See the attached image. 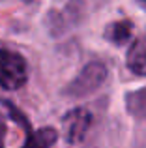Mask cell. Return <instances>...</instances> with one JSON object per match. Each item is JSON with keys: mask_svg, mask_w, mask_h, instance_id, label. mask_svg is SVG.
<instances>
[{"mask_svg": "<svg viewBox=\"0 0 146 148\" xmlns=\"http://www.w3.org/2000/svg\"><path fill=\"white\" fill-rule=\"evenodd\" d=\"M28 79V68L23 54L17 51L0 47V86L6 90H17Z\"/></svg>", "mask_w": 146, "mask_h": 148, "instance_id": "obj_1", "label": "cell"}, {"mask_svg": "<svg viewBox=\"0 0 146 148\" xmlns=\"http://www.w3.org/2000/svg\"><path fill=\"white\" fill-rule=\"evenodd\" d=\"M103 79H105V68L99 62H92L81 71V75L75 79V83H71L70 90L73 96L90 94L92 90H96L103 83Z\"/></svg>", "mask_w": 146, "mask_h": 148, "instance_id": "obj_2", "label": "cell"}, {"mask_svg": "<svg viewBox=\"0 0 146 148\" xmlns=\"http://www.w3.org/2000/svg\"><path fill=\"white\" fill-rule=\"evenodd\" d=\"M90 112L86 109H73L64 116V130H66V139L70 143H81L90 127Z\"/></svg>", "mask_w": 146, "mask_h": 148, "instance_id": "obj_3", "label": "cell"}, {"mask_svg": "<svg viewBox=\"0 0 146 148\" xmlns=\"http://www.w3.org/2000/svg\"><path fill=\"white\" fill-rule=\"evenodd\" d=\"M128 66L137 75H146V34L139 36L128 51Z\"/></svg>", "mask_w": 146, "mask_h": 148, "instance_id": "obj_4", "label": "cell"}, {"mask_svg": "<svg viewBox=\"0 0 146 148\" xmlns=\"http://www.w3.org/2000/svg\"><path fill=\"white\" fill-rule=\"evenodd\" d=\"M56 131L53 127H43V130L36 131L28 137V141L25 143L23 148H51L56 141Z\"/></svg>", "mask_w": 146, "mask_h": 148, "instance_id": "obj_5", "label": "cell"}, {"mask_svg": "<svg viewBox=\"0 0 146 148\" xmlns=\"http://www.w3.org/2000/svg\"><path fill=\"white\" fill-rule=\"evenodd\" d=\"M107 38L114 43H126L131 38V25L128 21H120L114 23L107 28Z\"/></svg>", "mask_w": 146, "mask_h": 148, "instance_id": "obj_6", "label": "cell"}, {"mask_svg": "<svg viewBox=\"0 0 146 148\" xmlns=\"http://www.w3.org/2000/svg\"><path fill=\"white\" fill-rule=\"evenodd\" d=\"M8 122H10V118H6L0 112V148H8V133H10Z\"/></svg>", "mask_w": 146, "mask_h": 148, "instance_id": "obj_7", "label": "cell"}, {"mask_svg": "<svg viewBox=\"0 0 146 148\" xmlns=\"http://www.w3.org/2000/svg\"><path fill=\"white\" fill-rule=\"evenodd\" d=\"M144 2H146V0H144Z\"/></svg>", "mask_w": 146, "mask_h": 148, "instance_id": "obj_8", "label": "cell"}]
</instances>
